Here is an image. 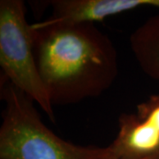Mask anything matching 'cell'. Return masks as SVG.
I'll return each mask as SVG.
<instances>
[{
	"mask_svg": "<svg viewBox=\"0 0 159 159\" xmlns=\"http://www.w3.org/2000/svg\"><path fill=\"white\" fill-rule=\"evenodd\" d=\"M6 102L0 127V159H100L107 147L81 146L63 140L44 125L34 102L7 81H1Z\"/></svg>",
	"mask_w": 159,
	"mask_h": 159,
	"instance_id": "cell-2",
	"label": "cell"
},
{
	"mask_svg": "<svg viewBox=\"0 0 159 159\" xmlns=\"http://www.w3.org/2000/svg\"><path fill=\"white\" fill-rule=\"evenodd\" d=\"M51 15L42 20L43 24L95 23L121 12L139 7L159 9V0H54L49 2Z\"/></svg>",
	"mask_w": 159,
	"mask_h": 159,
	"instance_id": "cell-5",
	"label": "cell"
},
{
	"mask_svg": "<svg viewBox=\"0 0 159 159\" xmlns=\"http://www.w3.org/2000/svg\"><path fill=\"white\" fill-rule=\"evenodd\" d=\"M119 159H142L159 153V123L152 115L136 107V113H122L119 132L108 146Z\"/></svg>",
	"mask_w": 159,
	"mask_h": 159,
	"instance_id": "cell-4",
	"label": "cell"
},
{
	"mask_svg": "<svg viewBox=\"0 0 159 159\" xmlns=\"http://www.w3.org/2000/svg\"><path fill=\"white\" fill-rule=\"evenodd\" d=\"M34 53L52 105L99 97L119 75L118 52L95 23L31 24Z\"/></svg>",
	"mask_w": 159,
	"mask_h": 159,
	"instance_id": "cell-1",
	"label": "cell"
},
{
	"mask_svg": "<svg viewBox=\"0 0 159 159\" xmlns=\"http://www.w3.org/2000/svg\"><path fill=\"white\" fill-rule=\"evenodd\" d=\"M1 81H7L39 104L51 122L53 105L40 75L34 38L21 0L0 1Z\"/></svg>",
	"mask_w": 159,
	"mask_h": 159,
	"instance_id": "cell-3",
	"label": "cell"
},
{
	"mask_svg": "<svg viewBox=\"0 0 159 159\" xmlns=\"http://www.w3.org/2000/svg\"><path fill=\"white\" fill-rule=\"evenodd\" d=\"M129 42L141 69L150 78L159 80V14L138 27Z\"/></svg>",
	"mask_w": 159,
	"mask_h": 159,
	"instance_id": "cell-6",
	"label": "cell"
},
{
	"mask_svg": "<svg viewBox=\"0 0 159 159\" xmlns=\"http://www.w3.org/2000/svg\"><path fill=\"white\" fill-rule=\"evenodd\" d=\"M107 148H108L107 153L105 154V155L102 157V158H100V159H119V158H117V157H115L114 156H112V155L111 154L108 146H107ZM142 159H159V153L157 154V155H154V156H152V157H146V158H142Z\"/></svg>",
	"mask_w": 159,
	"mask_h": 159,
	"instance_id": "cell-7",
	"label": "cell"
}]
</instances>
